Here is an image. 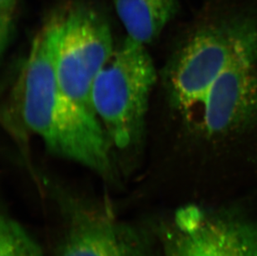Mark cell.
I'll return each mask as SVG.
<instances>
[{"mask_svg":"<svg viewBox=\"0 0 257 256\" xmlns=\"http://www.w3.org/2000/svg\"><path fill=\"white\" fill-rule=\"evenodd\" d=\"M157 72L146 45L126 37L92 85V107L112 146L120 151L141 141Z\"/></svg>","mask_w":257,"mask_h":256,"instance_id":"3957f363","label":"cell"},{"mask_svg":"<svg viewBox=\"0 0 257 256\" xmlns=\"http://www.w3.org/2000/svg\"><path fill=\"white\" fill-rule=\"evenodd\" d=\"M20 0H0V49L4 55L15 35Z\"/></svg>","mask_w":257,"mask_h":256,"instance_id":"9c48e42d","label":"cell"},{"mask_svg":"<svg viewBox=\"0 0 257 256\" xmlns=\"http://www.w3.org/2000/svg\"><path fill=\"white\" fill-rule=\"evenodd\" d=\"M53 12L58 21V84L68 97L95 115L92 85L115 49L108 20L91 0H63Z\"/></svg>","mask_w":257,"mask_h":256,"instance_id":"277c9868","label":"cell"},{"mask_svg":"<svg viewBox=\"0 0 257 256\" xmlns=\"http://www.w3.org/2000/svg\"><path fill=\"white\" fill-rule=\"evenodd\" d=\"M62 229L54 256H163L158 236L107 206L58 194Z\"/></svg>","mask_w":257,"mask_h":256,"instance_id":"5b68a950","label":"cell"},{"mask_svg":"<svg viewBox=\"0 0 257 256\" xmlns=\"http://www.w3.org/2000/svg\"><path fill=\"white\" fill-rule=\"evenodd\" d=\"M248 220L194 205L181 207L156 233L163 256H245Z\"/></svg>","mask_w":257,"mask_h":256,"instance_id":"8992f818","label":"cell"},{"mask_svg":"<svg viewBox=\"0 0 257 256\" xmlns=\"http://www.w3.org/2000/svg\"><path fill=\"white\" fill-rule=\"evenodd\" d=\"M58 21L52 11L34 37L11 98L21 127L49 153L82 165L109 183L118 181L112 143L97 116L68 97L55 69Z\"/></svg>","mask_w":257,"mask_h":256,"instance_id":"7a4b0ae2","label":"cell"},{"mask_svg":"<svg viewBox=\"0 0 257 256\" xmlns=\"http://www.w3.org/2000/svg\"><path fill=\"white\" fill-rule=\"evenodd\" d=\"M165 86L206 179L256 173L257 0H203Z\"/></svg>","mask_w":257,"mask_h":256,"instance_id":"6da1fadb","label":"cell"},{"mask_svg":"<svg viewBox=\"0 0 257 256\" xmlns=\"http://www.w3.org/2000/svg\"><path fill=\"white\" fill-rule=\"evenodd\" d=\"M127 37L140 44L155 41L180 10V0H112Z\"/></svg>","mask_w":257,"mask_h":256,"instance_id":"52a82bcc","label":"cell"},{"mask_svg":"<svg viewBox=\"0 0 257 256\" xmlns=\"http://www.w3.org/2000/svg\"><path fill=\"white\" fill-rule=\"evenodd\" d=\"M0 256H45L38 239L7 213L0 219Z\"/></svg>","mask_w":257,"mask_h":256,"instance_id":"ba28073f","label":"cell"},{"mask_svg":"<svg viewBox=\"0 0 257 256\" xmlns=\"http://www.w3.org/2000/svg\"><path fill=\"white\" fill-rule=\"evenodd\" d=\"M245 256H257V223L248 220Z\"/></svg>","mask_w":257,"mask_h":256,"instance_id":"30bf717a","label":"cell"}]
</instances>
